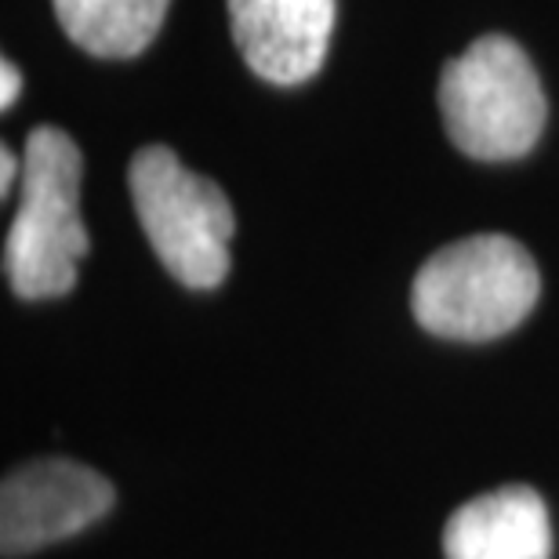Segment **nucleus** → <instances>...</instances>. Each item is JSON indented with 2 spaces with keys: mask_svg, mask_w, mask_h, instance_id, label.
<instances>
[{
  "mask_svg": "<svg viewBox=\"0 0 559 559\" xmlns=\"http://www.w3.org/2000/svg\"><path fill=\"white\" fill-rule=\"evenodd\" d=\"M114 509V484L95 468L44 457L15 468L0 487V549L26 556L73 538Z\"/></svg>",
  "mask_w": 559,
  "mask_h": 559,
  "instance_id": "nucleus-5",
  "label": "nucleus"
},
{
  "mask_svg": "<svg viewBox=\"0 0 559 559\" xmlns=\"http://www.w3.org/2000/svg\"><path fill=\"white\" fill-rule=\"evenodd\" d=\"M76 48L95 59H135L164 26L171 0H51Z\"/></svg>",
  "mask_w": 559,
  "mask_h": 559,
  "instance_id": "nucleus-8",
  "label": "nucleus"
},
{
  "mask_svg": "<svg viewBox=\"0 0 559 559\" xmlns=\"http://www.w3.org/2000/svg\"><path fill=\"white\" fill-rule=\"evenodd\" d=\"M19 92H22V76H19V70L11 62H4L0 66V106H15V98H19Z\"/></svg>",
  "mask_w": 559,
  "mask_h": 559,
  "instance_id": "nucleus-9",
  "label": "nucleus"
},
{
  "mask_svg": "<svg viewBox=\"0 0 559 559\" xmlns=\"http://www.w3.org/2000/svg\"><path fill=\"white\" fill-rule=\"evenodd\" d=\"M447 559H549L552 523L538 490L501 487L465 501L443 527Z\"/></svg>",
  "mask_w": 559,
  "mask_h": 559,
  "instance_id": "nucleus-7",
  "label": "nucleus"
},
{
  "mask_svg": "<svg viewBox=\"0 0 559 559\" xmlns=\"http://www.w3.org/2000/svg\"><path fill=\"white\" fill-rule=\"evenodd\" d=\"M15 178H22V156L4 150V153H0V189L11 193V182H15Z\"/></svg>",
  "mask_w": 559,
  "mask_h": 559,
  "instance_id": "nucleus-10",
  "label": "nucleus"
},
{
  "mask_svg": "<svg viewBox=\"0 0 559 559\" xmlns=\"http://www.w3.org/2000/svg\"><path fill=\"white\" fill-rule=\"evenodd\" d=\"M334 0H229L233 40L262 81L290 87L320 73L334 33Z\"/></svg>",
  "mask_w": 559,
  "mask_h": 559,
  "instance_id": "nucleus-6",
  "label": "nucleus"
},
{
  "mask_svg": "<svg viewBox=\"0 0 559 559\" xmlns=\"http://www.w3.org/2000/svg\"><path fill=\"white\" fill-rule=\"evenodd\" d=\"M142 233L178 284L218 287L229 273L233 207L211 178L189 171L167 145H145L128 167Z\"/></svg>",
  "mask_w": 559,
  "mask_h": 559,
  "instance_id": "nucleus-4",
  "label": "nucleus"
},
{
  "mask_svg": "<svg viewBox=\"0 0 559 559\" xmlns=\"http://www.w3.org/2000/svg\"><path fill=\"white\" fill-rule=\"evenodd\" d=\"M443 128L473 160H516L545 131V92L527 51L490 33L443 66Z\"/></svg>",
  "mask_w": 559,
  "mask_h": 559,
  "instance_id": "nucleus-3",
  "label": "nucleus"
},
{
  "mask_svg": "<svg viewBox=\"0 0 559 559\" xmlns=\"http://www.w3.org/2000/svg\"><path fill=\"white\" fill-rule=\"evenodd\" d=\"M81 150L59 128H33L22 150L19 211L4 240V273L19 298H59L76 284L92 240L81 222Z\"/></svg>",
  "mask_w": 559,
  "mask_h": 559,
  "instance_id": "nucleus-1",
  "label": "nucleus"
},
{
  "mask_svg": "<svg viewBox=\"0 0 559 559\" xmlns=\"http://www.w3.org/2000/svg\"><path fill=\"white\" fill-rule=\"evenodd\" d=\"M542 276L523 243L479 233L436 251L415 276L411 306L436 338L490 342L516 331L538 306Z\"/></svg>",
  "mask_w": 559,
  "mask_h": 559,
  "instance_id": "nucleus-2",
  "label": "nucleus"
}]
</instances>
